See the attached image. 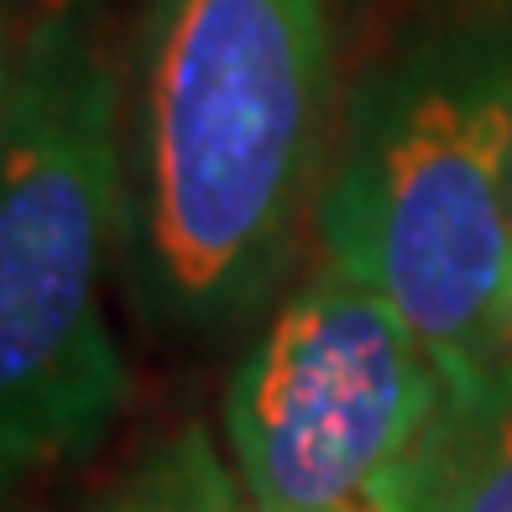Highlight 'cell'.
<instances>
[{"label": "cell", "instance_id": "cell-8", "mask_svg": "<svg viewBox=\"0 0 512 512\" xmlns=\"http://www.w3.org/2000/svg\"><path fill=\"white\" fill-rule=\"evenodd\" d=\"M53 6H68V0H0V16H42V11H53Z\"/></svg>", "mask_w": 512, "mask_h": 512}, {"label": "cell", "instance_id": "cell-7", "mask_svg": "<svg viewBox=\"0 0 512 512\" xmlns=\"http://www.w3.org/2000/svg\"><path fill=\"white\" fill-rule=\"evenodd\" d=\"M32 21H16V16H0V95L6 84L16 79V63H21V42H27Z\"/></svg>", "mask_w": 512, "mask_h": 512}, {"label": "cell", "instance_id": "cell-3", "mask_svg": "<svg viewBox=\"0 0 512 512\" xmlns=\"http://www.w3.org/2000/svg\"><path fill=\"white\" fill-rule=\"evenodd\" d=\"M121 95L95 0L32 16L0 95V486L105 445L131 366L105 314L121 267Z\"/></svg>", "mask_w": 512, "mask_h": 512}, {"label": "cell", "instance_id": "cell-6", "mask_svg": "<svg viewBox=\"0 0 512 512\" xmlns=\"http://www.w3.org/2000/svg\"><path fill=\"white\" fill-rule=\"evenodd\" d=\"M89 512H256L236 460H225L199 418L142 445Z\"/></svg>", "mask_w": 512, "mask_h": 512}, {"label": "cell", "instance_id": "cell-1", "mask_svg": "<svg viewBox=\"0 0 512 512\" xmlns=\"http://www.w3.org/2000/svg\"><path fill=\"white\" fill-rule=\"evenodd\" d=\"M345 0H147L121 95V277L215 340L283 293L335 157Z\"/></svg>", "mask_w": 512, "mask_h": 512}, {"label": "cell", "instance_id": "cell-9", "mask_svg": "<svg viewBox=\"0 0 512 512\" xmlns=\"http://www.w3.org/2000/svg\"><path fill=\"white\" fill-rule=\"evenodd\" d=\"M6 497H11V486H0V512H6Z\"/></svg>", "mask_w": 512, "mask_h": 512}, {"label": "cell", "instance_id": "cell-4", "mask_svg": "<svg viewBox=\"0 0 512 512\" xmlns=\"http://www.w3.org/2000/svg\"><path fill=\"white\" fill-rule=\"evenodd\" d=\"M445 403L408 319L319 256L230 366L220 413L256 512H371Z\"/></svg>", "mask_w": 512, "mask_h": 512}, {"label": "cell", "instance_id": "cell-2", "mask_svg": "<svg viewBox=\"0 0 512 512\" xmlns=\"http://www.w3.org/2000/svg\"><path fill=\"white\" fill-rule=\"evenodd\" d=\"M319 256L424 340L450 403L512 382V42L429 32L356 84L314 209Z\"/></svg>", "mask_w": 512, "mask_h": 512}, {"label": "cell", "instance_id": "cell-5", "mask_svg": "<svg viewBox=\"0 0 512 512\" xmlns=\"http://www.w3.org/2000/svg\"><path fill=\"white\" fill-rule=\"evenodd\" d=\"M371 512H512V382L439 408L382 476Z\"/></svg>", "mask_w": 512, "mask_h": 512}]
</instances>
